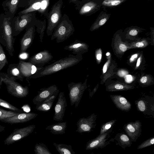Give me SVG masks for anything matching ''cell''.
I'll list each match as a JSON object with an SVG mask.
<instances>
[{"mask_svg": "<svg viewBox=\"0 0 154 154\" xmlns=\"http://www.w3.org/2000/svg\"><path fill=\"white\" fill-rule=\"evenodd\" d=\"M35 127V125H33L20 128L15 129L5 140L4 144L8 145L26 137L33 132Z\"/></svg>", "mask_w": 154, "mask_h": 154, "instance_id": "ba28073f", "label": "cell"}, {"mask_svg": "<svg viewBox=\"0 0 154 154\" xmlns=\"http://www.w3.org/2000/svg\"><path fill=\"white\" fill-rule=\"evenodd\" d=\"M140 60H141V57H139L137 60V64H136V66L138 67L140 65Z\"/></svg>", "mask_w": 154, "mask_h": 154, "instance_id": "c3c4849f", "label": "cell"}, {"mask_svg": "<svg viewBox=\"0 0 154 154\" xmlns=\"http://www.w3.org/2000/svg\"><path fill=\"white\" fill-rule=\"evenodd\" d=\"M6 76L11 78L15 81L17 79L23 81V78L21 75L17 64H11L9 65L7 71Z\"/></svg>", "mask_w": 154, "mask_h": 154, "instance_id": "603a6c76", "label": "cell"}, {"mask_svg": "<svg viewBox=\"0 0 154 154\" xmlns=\"http://www.w3.org/2000/svg\"><path fill=\"white\" fill-rule=\"evenodd\" d=\"M19 113H20L7 111L0 108V121H2L5 119L13 116Z\"/></svg>", "mask_w": 154, "mask_h": 154, "instance_id": "f1b7e54d", "label": "cell"}, {"mask_svg": "<svg viewBox=\"0 0 154 154\" xmlns=\"http://www.w3.org/2000/svg\"><path fill=\"white\" fill-rule=\"evenodd\" d=\"M50 3L49 0H42L40 8L38 11V12L43 14L46 11Z\"/></svg>", "mask_w": 154, "mask_h": 154, "instance_id": "1f68e13d", "label": "cell"}, {"mask_svg": "<svg viewBox=\"0 0 154 154\" xmlns=\"http://www.w3.org/2000/svg\"><path fill=\"white\" fill-rule=\"evenodd\" d=\"M67 127L66 122H60L49 125L45 128L46 130L50 131V132L55 134H62L65 133Z\"/></svg>", "mask_w": 154, "mask_h": 154, "instance_id": "7402d4cb", "label": "cell"}, {"mask_svg": "<svg viewBox=\"0 0 154 154\" xmlns=\"http://www.w3.org/2000/svg\"><path fill=\"white\" fill-rule=\"evenodd\" d=\"M33 13H29L14 16L11 21L14 36H16L29 26L33 17Z\"/></svg>", "mask_w": 154, "mask_h": 154, "instance_id": "8992f818", "label": "cell"}, {"mask_svg": "<svg viewBox=\"0 0 154 154\" xmlns=\"http://www.w3.org/2000/svg\"><path fill=\"white\" fill-rule=\"evenodd\" d=\"M144 45V43L142 42H138L136 44V46L138 48H141L143 47Z\"/></svg>", "mask_w": 154, "mask_h": 154, "instance_id": "7bdbcfd3", "label": "cell"}, {"mask_svg": "<svg viewBox=\"0 0 154 154\" xmlns=\"http://www.w3.org/2000/svg\"><path fill=\"white\" fill-rule=\"evenodd\" d=\"M35 29L34 26H29L20 40V52L26 51L32 43L35 35Z\"/></svg>", "mask_w": 154, "mask_h": 154, "instance_id": "5bb4252c", "label": "cell"}, {"mask_svg": "<svg viewBox=\"0 0 154 154\" xmlns=\"http://www.w3.org/2000/svg\"><path fill=\"white\" fill-rule=\"evenodd\" d=\"M53 58V56L48 50H44L31 57L28 62L38 67H42L48 63Z\"/></svg>", "mask_w": 154, "mask_h": 154, "instance_id": "7c38bea8", "label": "cell"}, {"mask_svg": "<svg viewBox=\"0 0 154 154\" xmlns=\"http://www.w3.org/2000/svg\"><path fill=\"white\" fill-rule=\"evenodd\" d=\"M109 60H108L104 64L103 68V73H105L106 72L107 69V66L109 63Z\"/></svg>", "mask_w": 154, "mask_h": 154, "instance_id": "b9f144b4", "label": "cell"}, {"mask_svg": "<svg viewBox=\"0 0 154 154\" xmlns=\"http://www.w3.org/2000/svg\"><path fill=\"white\" fill-rule=\"evenodd\" d=\"M59 91V90L58 89L54 95L47 99L42 104L38 106H36V109L37 110L42 112L49 111L52 108L54 101Z\"/></svg>", "mask_w": 154, "mask_h": 154, "instance_id": "44dd1931", "label": "cell"}, {"mask_svg": "<svg viewBox=\"0 0 154 154\" xmlns=\"http://www.w3.org/2000/svg\"><path fill=\"white\" fill-rule=\"evenodd\" d=\"M147 80V77L146 76H144L141 78L140 81L142 83H145L146 82Z\"/></svg>", "mask_w": 154, "mask_h": 154, "instance_id": "7dc6e473", "label": "cell"}, {"mask_svg": "<svg viewBox=\"0 0 154 154\" xmlns=\"http://www.w3.org/2000/svg\"><path fill=\"white\" fill-rule=\"evenodd\" d=\"M91 154H94L93 152H92L91 153ZM101 154V153H98V154Z\"/></svg>", "mask_w": 154, "mask_h": 154, "instance_id": "816d5d0a", "label": "cell"}, {"mask_svg": "<svg viewBox=\"0 0 154 154\" xmlns=\"http://www.w3.org/2000/svg\"><path fill=\"white\" fill-rule=\"evenodd\" d=\"M110 55V53L109 52H107L106 54V55L107 56H108Z\"/></svg>", "mask_w": 154, "mask_h": 154, "instance_id": "f907efd6", "label": "cell"}, {"mask_svg": "<svg viewBox=\"0 0 154 154\" xmlns=\"http://www.w3.org/2000/svg\"><path fill=\"white\" fill-rule=\"evenodd\" d=\"M88 49V46L84 43L78 40H75L74 42L66 46L64 49L71 51L74 54H81L83 53Z\"/></svg>", "mask_w": 154, "mask_h": 154, "instance_id": "ac0fdd59", "label": "cell"}, {"mask_svg": "<svg viewBox=\"0 0 154 154\" xmlns=\"http://www.w3.org/2000/svg\"><path fill=\"white\" fill-rule=\"evenodd\" d=\"M75 29L68 16L64 14L55 29L51 37V40L56 39L57 42H62L73 34Z\"/></svg>", "mask_w": 154, "mask_h": 154, "instance_id": "3957f363", "label": "cell"}, {"mask_svg": "<svg viewBox=\"0 0 154 154\" xmlns=\"http://www.w3.org/2000/svg\"><path fill=\"white\" fill-rule=\"evenodd\" d=\"M22 108L24 111L26 112H29L30 110V107L28 105H24Z\"/></svg>", "mask_w": 154, "mask_h": 154, "instance_id": "f35d334b", "label": "cell"}, {"mask_svg": "<svg viewBox=\"0 0 154 154\" xmlns=\"http://www.w3.org/2000/svg\"><path fill=\"white\" fill-rule=\"evenodd\" d=\"M35 154H37L35 152Z\"/></svg>", "mask_w": 154, "mask_h": 154, "instance_id": "db71d44e", "label": "cell"}, {"mask_svg": "<svg viewBox=\"0 0 154 154\" xmlns=\"http://www.w3.org/2000/svg\"><path fill=\"white\" fill-rule=\"evenodd\" d=\"M1 85H2V84H1V82H0V88H1Z\"/></svg>", "mask_w": 154, "mask_h": 154, "instance_id": "f5cc1de1", "label": "cell"}, {"mask_svg": "<svg viewBox=\"0 0 154 154\" xmlns=\"http://www.w3.org/2000/svg\"><path fill=\"white\" fill-rule=\"evenodd\" d=\"M138 54H135L132 55L130 59V61L131 62L133 61L137 57Z\"/></svg>", "mask_w": 154, "mask_h": 154, "instance_id": "ab89813d", "label": "cell"}, {"mask_svg": "<svg viewBox=\"0 0 154 154\" xmlns=\"http://www.w3.org/2000/svg\"><path fill=\"white\" fill-rule=\"evenodd\" d=\"M137 31L136 30L132 29L129 32V34L131 35L135 36L137 34Z\"/></svg>", "mask_w": 154, "mask_h": 154, "instance_id": "74e56055", "label": "cell"}, {"mask_svg": "<svg viewBox=\"0 0 154 154\" xmlns=\"http://www.w3.org/2000/svg\"><path fill=\"white\" fill-rule=\"evenodd\" d=\"M114 139L116 141V145H119L125 149L126 147H130L133 142L128 136L124 133L117 134Z\"/></svg>", "mask_w": 154, "mask_h": 154, "instance_id": "ffe728a7", "label": "cell"}, {"mask_svg": "<svg viewBox=\"0 0 154 154\" xmlns=\"http://www.w3.org/2000/svg\"><path fill=\"white\" fill-rule=\"evenodd\" d=\"M124 129L126 134L133 142L136 141L141 134V130L139 123L128 124Z\"/></svg>", "mask_w": 154, "mask_h": 154, "instance_id": "e0dca14e", "label": "cell"}, {"mask_svg": "<svg viewBox=\"0 0 154 154\" xmlns=\"http://www.w3.org/2000/svg\"><path fill=\"white\" fill-rule=\"evenodd\" d=\"M115 87L117 89H121L123 88V86L119 84H117L116 85Z\"/></svg>", "mask_w": 154, "mask_h": 154, "instance_id": "bcb514c9", "label": "cell"}, {"mask_svg": "<svg viewBox=\"0 0 154 154\" xmlns=\"http://www.w3.org/2000/svg\"><path fill=\"white\" fill-rule=\"evenodd\" d=\"M95 6V4L92 2L87 3L81 7L79 10V14L81 15L85 14L90 12Z\"/></svg>", "mask_w": 154, "mask_h": 154, "instance_id": "83f0119b", "label": "cell"}, {"mask_svg": "<svg viewBox=\"0 0 154 154\" xmlns=\"http://www.w3.org/2000/svg\"><path fill=\"white\" fill-rule=\"evenodd\" d=\"M122 1L119 0H105L103 2L102 4L106 6H115L119 5Z\"/></svg>", "mask_w": 154, "mask_h": 154, "instance_id": "d6a6232c", "label": "cell"}, {"mask_svg": "<svg viewBox=\"0 0 154 154\" xmlns=\"http://www.w3.org/2000/svg\"><path fill=\"white\" fill-rule=\"evenodd\" d=\"M154 144V136L151 137L146 140L140 144L137 147L138 149H140L149 146Z\"/></svg>", "mask_w": 154, "mask_h": 154, "instance_id": "4dcf8cb0", "label": "cell"}, {"mask_svg": "<svg viewBox=\"0 0 154 154\" xmlns=\"http://www.w3.org/2000/svg\"><path fill=\"white\" fill-rule=\"evenodd\" d=\"M5 127L0 125V132L5 130Z\"/></svg>", "mask_w": 154, "mask_h": 154, "instance_id": "681fc988", "label": "cell"}, {"mask_svg": "<svg viewBox=\"0 0 154 154\" xmlns=\"http://www.w3.org/2000/svg\"><path fill=\"white\" fill-rule=\"evenodd\" d=\"M8 63V61L3 49L0 43V71Z\"/></svg>", "mask_w": 154, "mask_h": 154, "instance_id": "f546056e", "label": "cell"}, {"mask_svg": "<svg viewBox=\"0 0 154 154\" xmlns=\"http://www.w3.org/2000/svg\"><path fill=\"white\" fill-rule=\"evenodd\" d=\"M38 114L33 112L20 113L1 121L11 124L29 122L37 117Z\"/></svg>", "mask_w": 154, "mask_h": 154, "instance_id": "9a60e30c", "label": "cell"}, {"mask_svg": "<svg viewBox=\"0 0 154 154\" xmlns=\"http://www.w3.org/2000/svg\"><path fill=\"white\" fill-rule=\"evenodd\" d=\"M138 107L141 111H143L145 109V106L144 102L142 100L140 101L138 103Z\"/></svg>", "mask_w": 154, "mask_h": 154, "instance_id": "836d02e7", "label": "cell"}, {"mask_svg": "<svg viewBox=\"0 0 154 154\" xmlns=\"http://www.w3.org/2000/svg\"><path fill=\"white\" fill-rule=\"evenodd\" d=\"M21 0H6L3 1L2 4L4 13L6 15L12 19L18 8L23 7L28 5V1Z\"/></svg>", "mask_w": 154, "mask_h": 154, "instance_id": "30bf717a", "label": "cell"}, {"mask_svg": "<svg viewBox=\"0 0 154 154\" xmlns=\"http://www.w3.org/2000/svg\"><path fill=\"white\" fill-rule=\"evenodd\" d=\"M111 131H108L106 133L99 135L95 138L88 141L86 144L85 149L91 150L95 149H102L109 145L111 142L114 141V138L109 140Z\"/></svg>", "mask_w": 154, "mask_h": 154, "instance_id": "9c48e42d", "label": "cell"}, {"mask_svg": "<svg viewBox=\"0 0 154 154\" xmlns=\"http://www.w3.org/2000/svg\"><path fill=\"white\" fill-rule=\"evenodd\" d=\"M34 151L37 154H52L45 144L43 143H36L35 146Z\"/></svg>", "mask_w": 154, "mask_h": 154, "instance_id": "484cf974", "label": "cell"}, {"mask_svg": "<svg viewBox=\"0 0 154 154\" xmlns=\"http://www.w3.org/2000/svg\"><path fill=\"white\" fill-rule=\"evenodd\" d=\"M0 80L1 84L3 82L6 85L8 92L12 96L18 98H23L29 94L27 86L23 87L12 78H9L5 75L4 78L1 76Z\"/></svg>", "mask_w": 154, "mask_h": 154, "instance_id": "5b68a950", "label": "cell"}, {"mask_svg": "<svg viewBox=\"0 0 154 154\" xmlns=\"http://www.w3.org/2000/svg\"><path fill=\"white\" fill-rule=\"evenodd\" d=\"M119 48L122 51L125 52L126 51L127 47L125 44H121L119 45Z\"/></svg>", "mask_w": 154, "mask_h": 154, "instance_id": "8d00e7d4", "label": "cell"}, {"mask_svg": "<svg viewBox=\"0 0 154 154\" xmlns=\"http://www.w3.org/2000/svg\"><path fill=\"white\" fill-rule=\"evenodd\" d=\"M106 21V18H103L99 22V24L100 26H102L103 25Z\"/></svg>", "mask_w": 154, "mask_h": 154, "instance_id": "f6af8a7d", "label": "cell"}, {"mask_svg": "<svg viewBox=\"0 0 154 154\" xmlns=\"http://www.w3.org/2000/svg\"><path fill=\"white\" fill-rule=\"evenodd\" d=\"M45 23L43 25V26L42 27V29L41 30V34L40 35V39L41 42H42V38L43 37V34L44 33V30H45Z\"/></svg>", "mask_w": 154, "mask_h": 154, "instance_id": "d590c367", "label": "cell"}, {"mask_svg": "<svg viewBox=\"0 0 154 154\" xmlns=\"http://www.w3.org/2000/svg\"><path fill=\"white\" fill-rule=\"evenodd\" d=\"M58 90L57 86L55 85H51L48 88L41 89L37 95L32 99L33 104L36 106L40 105L54 95Z\"/></svg>", "mask_w": 154, "mask_h": 154, "instance_id": "4fadbf2b", "label": "cell"}, {"mask_svg": "<svg viewBox=\"0 0 154 154\" xmlns=\"http://www.w3.org/2000/svg\"><path fill=\"white\" fill-rule=\"evenodd\" d=\"M11 18L4 13L0 14V43L6 48L9 55H13L15 38L13 35Z\"/></svg>", "mask_w": 154, "mask_h": 154, "instance_id": "7a4b0ae2", "label": "cell"}, {"mask_svg": "<svg viewBox=\"0 0 154 154\" xmlns=\"http://www.w3.org/2000/svg\"><path fill=\"white\" fill-rule=\"evenodd\" d=\"M18 67L23 77L29 78L43 67H38L29 62L20 60L18 63Z\"/></svg>", "mask_w": 154, "mask_h": 154, "instance_id": "2e32d148", "label": "cell"}, {"mask_svg": "<svg viewBox=\"0 0 154 154\" xmlns=\"http://www.w3.org/2000/svg\"><path fill=\"white\" fill-rule=\"evenodd\" d=\"M126 81L128 82H129L132 81V77L131 75H128L126 76Z\"/></svg>", "mask_w": 154, "mask_h": 154, "instance_id": "ee69618b", "label": "cell"}, {"mask_svg": "<svg viewBox=\"0 0 154 154\" xmlns=\"http://www.w3.org/2000/svg\"><path fill=\"white\" fill-rule=\"evenodd\" d=\"M85 83L71 82L68 84L71 106L75 104L76 108L78 106L85 88Z\"/></svg>", "mask_w": 154, "mask_h": 154, "instance_id": "52a82bcc", "label": "cell"}, {"mask_svg": "<svg viewBox=\"0 0 154 154\" xmlns=\"http://www.w3.org/2000/svg\"><path fill=\"white\" fill-rule=\"evenodd\" d=\"M42 0L29 1L28 7L20 11L18 15L23 14L29 13L32 12L38 11L40 8Z\"/></svg>", "mask_w": 154, "mask_h": 154, "instance_id": "cb8c5ba5", "label": "cell"}, {"mask_svg": "<svg viewBox=\"0 0 154 154\" xmlns=\"http://www.w3.org/2000/svg\"><path fill=\"white\" fill-rule=\"evenodd\" d=\"M76 132L80 133L90 132L94 127L92 121L89 118H81L77 123Z\"/></svg>", "mask_w": 154, "mask_h": 154, "instance_id": "d6986e66", "label": "cell"}, {"mask_svg": "<svg viewBox=\"0 0 154 154\" xmlns=\"http://www.w3.org/2000/svg\"><path fill=\"white\" fill-rule=\"evenodd\" d=\"M82 59L80 54L69 55L42 68L32 75L30 79H36L50 75L73 66Z\"/></svg>", "mask_w": 154, "mask_h": 154, "instance_id": "6da1fadb", "label": "cell"}, {"mask_svg": "<svg viewBox=\"0 0 154 154\" xmlns=\"http://www.w3.org/2000/svg\"><path fill=\"white\" fill-rule=\"evenodd\" d=\"M120 103L123 104H125L127 102V100L124 97H121L119 99Z\"/></svg>", "mask_w": 154, "mask_h": 154, "instance_id": "60d3db41", "label": "cell"}, {"mask_svg": "<svg viewBox=\"0 0 154 154\" xmlns=\"http://www.w3.org/2000/svg\"><path fill=\"white\" fill-rule=\"evenodd\" d=\"M0 106L17 112L22 113L23 111L20 109L8 102L0 98Z\"/></svg>", "mask_w": 154, "mask_h": 154, "instance_id": "4316f807", "label": "cell"}, {"mask_svg": "<svg viewBox=\"0 0 154 154\" xmlns=\"http://www.w3.org/2000/svg\"><path fill=\"white\" fill-rule=\"evenodd\" d=\"M63 4L62 0L58 1L53 5L49 14L47 15L48 25L46 33L48 36L52 35L62 17L61 9Z\"/></svg>", "mask_w": 154, "mask_h": 154, "instance_id": "277c9868", "label": "cell"}, {"mask_svg": "<svg viewBox=\"0 0 154 154\" xmlns=\"http://www.w3.org/2000/svg\"><path fill=\"white\" fill-rule=\"evenodd\" d=\"M53 145L60 154H75L71 145L55 143Z\"/></svg>", "mask_w": 154, "mask_h": 154, "instance_id": "d4e9b609", "label": "cell"}, {"mask_svg": "<svg viewBox=\"0 0 154 154\" xmlns=\"http://www.w3.org/2000/svg\"><path fill=\"white\" fill-rule=\"evenodd\" d=\"M67 106L66 99L64 92H60L57 101L54 107L53 119L57 121H62L64 116L66 108Z\"/></svg>", "mask_w": 154, "mask_h": 154, "instance_id": "8fae6325", "label": "cell"}, {"mask_svg": "<svg viewBox=\"0 0 154 154\" xmlns=\"http://www.w3.org/2000/svg\"><path fill=\"white\" fill-rule=\"evenodd\" d=\"M96 57L98 60H100L102 58V52L100 49L96 53Z\"/></svg>", "mask_w": 154, "mask_h": 154, "instance_id": "e575fe53", "label": "cell"}]
</instances>
